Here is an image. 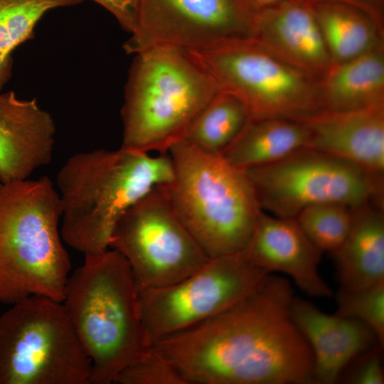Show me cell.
Wrapping results in <instances>:
<instances>
[{"label": "cell", "mask_w": 384, "mask_h": 384, "mask_svg": "<svg viewBox=\"0 0 384 384\" xmlns=\"http://www.w3.org/2000/svg\"><path fill=\"white\" fill-rule=\"evenodd\" d=\"M293 297L287 279L269 273L228 309L151 348L188 384L311 383L313 353L292 319Z\"/></svg>", "instance_id": "6da1fadb"}, {"label": "cell", "mask_w": 384, "mask_h": 384, "mask_svg": "<svg viewBox=\"0 0 384 384\" xmlns=\"http://www.w3.org/2000/svg\"><path fill=\"white\" fill-rule=\"evenodd\" d=\"M173 178L169 153L151 156L119 148L72 155L55 181L63 241L85 255L107 250L122 215L154 187Z\"/></svg>", "instance_id": "7a4b0ae2"}, {"label": "cell", "mask_w": 384, "mask_h": 384, "mask_svg": "<svg viewBox=\"0 0 384 384\" xmlns=\"http://www.w3.org/2000/svg\"><path fill=\"white\" fill-rule=\"evenodd\" d=\"M139 288L117 250L85 255L70 274L62 304L92 368L89 384L114 383L151 348L145 341Z\"/></svg>", "instance_id": "3957f363"}, {"label": "cell", "mask_w": 384, "mask_h": 384, "mask_svg": "<svg viewBox=\"0 0 384 384\" xmlns=\"http://www.w3.org/2000/svg\"><path fill=\"white\" fill-rule=\"evenodd\" d=\"M221 90L187 50L161 46L134 55L121 109L120 148L168 153Z\"/></svg>", "instance_id": "277c9868"}, {"label": "cell", "mask_w": 384, "mask_h": 384, "mask_svg": "<svg viewBox=\"0 0 384 384\" xmlns=\"http://www.w3.org/2000/svg\"><path fill=\"white\" fill-rule=\"evenodd\" d=\"M61 215L48 177L0 181V303L31 295L62 302L71 263L62 243Z\"/></svg>", "instance_id": "5b68a950"}, {"label": "cell", "mask_w": 384, "mask_h": 384, "mask_svg": "<svg viewBox=\"0 0 384 384\" xmlns=\"http://www.w3.org/2000/svg\"><path fill=\"white\" fill-rule=\"evenodd\" d=\"M168 153L164 187L181 223L210 259L241 252L262 211L245 172L182 140Z\"/></svg>", "instance_id": "8992f818"}, {"label": "cell", "mask_w": 384, "mask_h": 384, "mask_svg": "<svg viewBox=\"0 0 384 384\" xmlns=\"http://www.w3.org/2000/svg\"><path fill=\"white\" fill-rule=\"evenodd\" d=\"M0 315V384H89L92 363L62 302L31 295Z\"/></svg>", "instance_id": "52a82bcc"}, {"label": "cell", "mask_w": 384, "mask_h": 384, "mask_svg": "<svg viewBox=\"0 0 384 384\" xmlns=\"http://www.w3.org/2000/svg\"><path fill=\"white\" fill-rule=\"evenodd\" d=\"M188 51L223 90L244 103L250 118L299 120L322 110L320 78L294 67L251 38Z\"/></svg>", "instance_id": "ba28073f"}, {"label": "cell", "mask_w": 384, "mask_h": 384, "mask_svg": "<svg viewBox=\"0 0 384 384\" xmlns=\"http://www.w3.org/2000/svg\"><path fill=\"white\" fill-rule=\"evenodd\" d=\"M244 171L261 209L277 217L295 218L304 208L321 203L351 208L383 204V175L313 149Z\"/></svg>", "instance_id": "9c48e42d"}, {"label": "cell", "mask_w": 384, "mask_h": 384, "mask_svg": "<svg viewBox=\"0 0 384 384\" xmlns=\"http://www.w3.org/2000/svg\"><path fill=\"white\" fill-rule=\"evenodd\" d=\"M110 248L127 260L139 289L176 283L210 259L177 217L164 184L154 187L122 215Z\"/></svg>", "instance_id": "30bf717a"}, {"label": "cell", "mask_w": 384, "mask_h": 384, "mask_svg": "<svg viewBox=\"0 0 384 384\" xmlns=\"http://www.w3.org/2000/svg\"><path fill=\"white\" fill-rule=\"evenodd\" d=\"M267 274L239 252L210 258L197 271L170 285L139 289L146 345L151 347L159 340L228 309Z\"/></svg>", "instance_id": "8fae6325"}, {"label": "cell", "mask_w": 384, "mask_h": 384, "mask_svg": "<svg viewBox=\"0 0 384 384\" xmlns=\"http://www.w3.org/2000/svg\"><path fill=\"white\" fill-rule=\"evenodd\" d=\"M255 11L244 0H136L128 54L170 46L200 50L251 38Z\"/></svg>", "instance_id": "7c38bea8"}, {"label": "cell", "mask_w": 384, "mask_h": 384, "mask_svg": "<svg viewBox=\"0 0 384 384\" xmlns=\"http://www.w3.org/2000/svg\"><path fill=\"white\" fill-rule=\"evenodd\" d=\"M240 253L269 273L277 271L289 275L309 297L332 295L318 271L322 252L309 240L295 218L277 217L262 210Z\"/></svg>", "instance_id": "4fadbf2b"}, {"label": "cell", "mask_w": 384, "mask_h": 384, "mask_svg": "<svg viewBox=\"0 0 384 384\" xmlns=\"http://www.w3.org/2000/svg\"><path fill=\"white\" fill-rule=\"evenodd\" d=\"M53 117L36 98L0 93V181L28 178L50 164L55 142Z\"/></svg>", "instance_id": "5bb4252c"}, {"label": "cell", "mask_w": 384, "mask_h": 384, "mask_svg": "<svg viewBox=\"0 0 384 384\" xmlns=\"http://www.w3.org/2000/svg\"><path fill=\"white\" fill-rule=\"evenodd\" d=\"M306 129V148L384 172V105L335 112L321 110L297 120Z\"/></svg>", "instance_id": "9a60e30c"}, {"label": "cell", "mask_w": 384, "mask_h": 384, "mask_svg": "<svg viewBox=\"0 0 384 384\" xmlns=\"http://www.w3.org/2000/svg\"><path fill=\"white\" fill-rule=\"evenodd\" d=\"M290 314L313 353L311 383H334L353 358L378 341L373 331L360 321L328 315L298 297L292 299Z\"/></svg>", "instance_id": "2e32d148"}, {"label": "cell", "mask_w": 384, "mask_h": 384, "mask_svg": "<svg viewBox=\"0 0 384 384\" xmlns=\"http://www.w3.org/2000/svg\"><path fill=\"white\" fill-rule=\"evenodd\" d=\"M251 39L289 64L317 78L331 64L314 11L299 3L255 11Z\"/></svg>", "instance_id": "e0dca14e"}, {"label": "cell", "mask_w": 384, "mask_h": 384, "mask_svg": "<svg viewBox=\"0 0 384 384\" xmlns=\"http://www.w3.org/2000/svg\"><path fill=\"white\" fill-rule=\"evenodd\" d=\"M348 235L331 255L341 288L356 290L384 281L383 204L352 208Z\"/></svg>", "instance_id": "ac0fdd59"}, {"label": "cell", "mask_w": 384, "mask_h": 384, "mask_svg": "<svg viewBox=\"0 0 384 384\" xmlns=\"http://www.w3.org/2000/svg\"><path fill=\"white\" fill-rule=\"evenodd\" d=\"M322 110L351 111L384 105V46L331 63L319 78Z\"/></svg>", "instance_id": "d6986e66"}, {"label": "cell", "mask_w": 384, "mask_h": 384, "mask_svg": "<svg viewBox=\"0 0 384 384\" xmlns=\"http://www.w3.org/2000/svg\"><path fill=\"white\" fill-rule=\"evenodd\" d=\"M307 140L306 129L297 120L250 118L220 155L233 166L245 171L276 162L306 148Z\"/></svg>", "instance_id": "ffe728a7"}, {"label": "cell", "mask_w": 384, "mask_h": 384, "mask_svg": "<svg viewBox=\"0 0 384 384\" xmlns=\"http://www.w3.org/2000/svg\"><path fill=\"white\" fill-rule=\"evenodd\" d=\"M249 119L244 103L222 90L199 112L182 141L206 153L220 155L237 138Z\"/></svg>", "instance_id": "44dd1931"}, {"label": "cell", "mask_w": 384, "mask_h": 384, "mask_svg": "<svg viewBox=\"0 0 384 384\" xmlns=\"http://www.w3.org/2000/svg\"><path fill=\"white\" fill-rule=\"evenodd\" d=\"M331 56L341 63L383 46V31L376 23L338 6L314 11Z\"/></svg>", "instance_id": "7402d4cb"}, {"label": "cell", "mask_w": 384, "mask_h": 384, "mask_svg": "<svg viewBox=\"0 0 384 384\" xmlns=\"http://www.w3.org/2000/svg\"><path fill=\"white\" fill-rule=\"evenodd\" d=\"M84 0H0V93L12 75L13 53L34 36L38 23L48 11Z\"/></svg>", "instance_id": "603a6c76"}, {"label": "cell", "mask_w": 384, "mask_h": 384, "mask_svg": "<svg viewBox=\"0 0 384 384\" xmlns=\"http://www.w3.org/2000/svg\"><path fill=\"white\" fill-rule=\"evenodd\" d=\"M352 208L338 203L309 206L295 218L309 240L322 252H333L344 241L351 227Z\"/></svg>", "instance_id": "cb8c5ba5"}, {"label": "cell", "mask_w": 384, "mask_h": 384, "mask_svg": "<svg viewBox=\"0 0 384 384\" xmlns=\"http://www.w3.org/2000/svg\"><path fill=\"white\" fill-rule=\"evenodd\" d=\"M336 314L354 319L368 326L381 346L384 343V281L356 290L340 289Z\"/></svg>", "instance_id": "d4e9b609"}, {"label": "cell", "mask_w": 384, "mask_h": 384, "mask_svg": "<svg viewBox=\"0 0 384 384\" xmlns=\"http://www.w3.org/2000/svg\"><path fill=\"white\" fill-rule=\"evenodd\" d=\"M114 383L188 384L176 366L151 347L140 359L125 368Z\"/></svg>", "instance_id": "484cf974"}, {"label": "cell", "mask_w": 384, "mask_h": 384, "mask_svg": "<svg viewBox=\"0 0 384 384\" xmlns=\"http://www.w3.org/2000/svg\"><path fill=\"white\" fill-rule=\"evenodd\" d=\"M381 346L370 352L349 378L353 384H383L384 374L381 365Z\"/></svg>", "instance_id": "4316f807"}, {"label": "cell", "mask_w": 384, "mask_h": 384, "mask_svg": "<svg viewBox=\"0 0 384 384\" xmlns=\"http://www.w3.org/2000/svg\"><path fill=\"white\" fill-rule=\"evenodd\" d=\"M108 11L120 26L131 33L134 24L136 0H92Z\"/></svg>", "instance_id": "83f0119b"}, {"label": "cell", "mask_w": 384, "mask_h": 384, "mask_svg": "<svg viewBox=\"0 0 384 384\" xmlns=\"http://www.w3.org/2000/svg\"><path fill=\"white\" fill-rule=\"evenodd\" d=\"M255 11L270 7L272 4L282 0H244Z\"/></svg>", "instance_id": "f1b7e54d"}]
</instances>
